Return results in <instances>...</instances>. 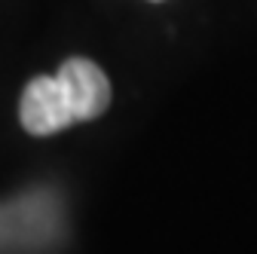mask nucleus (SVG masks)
Returning <instances> with one entry per match:
<instances>
[{
  "mask_svg": "<svg viewBox=\"0 0 257 254\" xmlns=\"http://www.w3.org/2000/svg\"><path fill=\"white\" fill-rule=\"evenodd\" d=\"M110 104V80L89 58H68L52 77H34L25 92L19 116L25 132L46 138L74 122L101 116Z\"/></svg>",
  "mask_w": 257,
  "mask_h": 254,
  "instance_id": "obj_1",
  "label": "nucleus"
}]
</instances>
